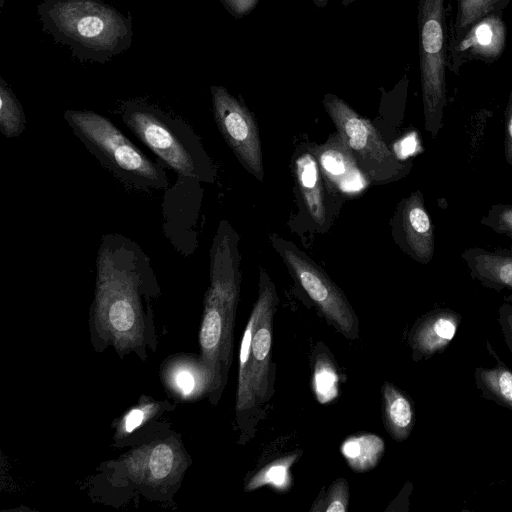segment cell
Instances as JSON below:
<instances>
[{
    "label": "cell",
    "mask_w": 512,
    "mask_h": 512,
    "mask_svg": "<svg viewBox=\"0 0 512 512\" xmlns=\"http://www.w3.org/2000/svg\"><path fill=\"white\" fill-rule=\"evenodd\" d=\"M159 295L151 259L140 245L121 234H104L90 316L94 343L145 359L147 347L155 345L152 302Z\"/></svg>",
    "instance_id": "1"
},
{
    "label": "cell",
    "mask_w": 512,
    "mask_h": 512,
    "mask_svg": "<svg viewBox=\"0 0 512 512\" xmlns=\"http://www.w3.org/2000/svg\"><path fill=\"white\" fill-rule=\"evenodd\" d=\"M239 235L221 220L210 249V284L199 330L200 359L211 375L208 393L216 404L231 364L233 330L240 292Z\"/></svg>",
    "instance_id": "2"
},
{
    "label": "cell",
    "mask_w": 512,
    "mask_h": 512,
    "mask_svg": "<svg viewBox=\"0 0 512 512\" xmlns=\"http://www.w3.org/2000/svg\"><path fill=\"white\" fill-rule=\"evenodd\" d=\"M42 30L82 62L104 64L132 44V17L103 0H44L37 6Z\"/></svg>",
    "instance_id": "3"
},
{
    "label": "cell",
    "mask_w": 512,
    "mask_h": 512,
    "mask_svg": "<svg viewBox=\"0 0 512 512\" xmlns=\"http://www.w3.org/2000/svg\"><path fill=\"white\" fill-rule=\"evenodd\" d=\"M118 114L168 168L178 175L214 182L215 170L200 138L182 119L141 99L122 102Z\"/></svg>",
    "instance_id": "4"
},
{
    "label": "cell",
    "mask_w": 512,
    "mask_h": 512,
    "mask_svg": "<svg viewBox=\"0 0 512 512\" xmlns=\"http://www.w3.org/2000/svg\"><path fill=\"white\" fill-rule=\"evenodd\" d=\"M64 119L87 150L126 187L166 190L167 166L150 159L105 116L93 111L66 110Z\"/></svg>",
    "instance_id": "5"
},
{
    "label": "cell",
    "mask_w": 512,
    "mask_h": 512,
    "mask_svg": "<svg viewBox=\"0 0 512 512\" xmlns=\"http://www.w3.org/2000/svg\"><path fill=\"white\" fill-rule=\"evenodd\" d=\"M420 80L425 130L436 138L447 104L448 28L444 0L418 3Z\"/></svg>",
    "instance_id": "6"
},
{
    "label": "cell",
    "mask_w": 512,
    "mask_h": 512,
    "mask_svg": "<svg viewBox=\"0 0 512 512\" xmlns=\"http://www.w3.org/2000/svg\"><path fill=\"white\" fill-rule=\"evenodd\" d=\"M323 106L370 182L387 184L409 173L411 164L399 161L374 125L343 99L328 93L323 98Z\"/></svg>",
    "instance_id": "7"
},
{
    "label": "cell",
    "mask_w": 512,
    "mask_h": 512,
    "mask_svg": "<svg viewBox=\"0 0 512 512\" xmlns=\"http://www.w3.org/2000/svg\"><path fill=\"white\" fill-rule=\"evenodd\" d=\"M269 239L291 275L325 319L347 339H357L358 317L342 290L294 243L275 234H270Z\"/></svg>",
    "instance_id": "8"
},
{
    "label": "cell",
    "mask_w": 512,
    "mask_h": 512,
    "mask_svg": "<svg viewBox=\"0 0 512 512\" xmlns=\"http://www.w3.org/2000/svg\"><path fill=\"white\" fill-rule=\"evenodd\" d=\"M114 464L120 468L122 477L152 495L177 490L188 467L187 455L174 437L151 440Z\"/></svg>",
    "instance_id": "9"
},
{
    "label": "cell",
    "mask_w": 512,
    "mask_h": 512,
    "mask_svg": "<svg viewBox=\"0 0 512 512\" xmlns=\"http://www.w3.org/2000/svg\"><path fill=\"white\" fill-rule=\"evenodd\" d=\"M217 127L241 165L257 180L264 176L259 128L247 106L219 85L210 87Z\"/></svg>",
    "instance_id": "10"
},
{
    "label": "cell",
    "mask_w": 512,
    "mask_h": 512,
    "mask_svg": "<svg viewBox=\"0 0 512 512\" xmlns=\"http://www.w3.org/2000/svg\"><path fill=\"white\" fill-rule=\"evenodd\" d=\"M394 237L413 260L428 264L433 259L434 226L420 190L413 191L399 204L394 219Z\"/></svg>",
    "instance_id": "11"
},
{
    "label": "cell",
    "mask_w": 512,
    "mask_h": 512,
    "mask_svg": "<svg viewBox=\"0 0 512 512\" xmlns=\"http://www.w3.org/2000/svg\"><path fill=\"white\" fill-rule=\"evenodd\" d=\"M276 300H278L276 286L268 273L261 268L259 273L258 297L243 332L239 351L236 416L241 428L246 417L257 407L249 375L253 336L263 315Z\"/></svg>",
    "instance_id": "12"
},
{
    "label": "cell",
    "mask_w": 512,
    "mask_h": 512,
    "mask_svg": "<svg viewBox=\"0 0 512 512\" xmlns=\"http://www.w3.org/2000/svg\"><path fill=\"white\" fill-rule=\"evenodd\" d=\"M310 148L318 161L323 178L335 192L341 196L355 197L367 188L370 180L337 132L324 144Z\"/></svg>",
    "instance_id": "13"
},
{
    "label": "cell",
    "mask_w": 512,
    "mask_h": 512,
    "mask_svg": "<svg viewBox=\"0 0 512 512\" xmlns=\"http://www.w3.org/2000/svg\"><path fill=\"white\" fill-rule=\"evenodd\" d=\"M506 25L502 14H490L477 22L454 46L448 48L451 69L456 73L465 61L497 60L506 46Z\"/></svg>",
    "instance_id": "14"
},
{
    "label": "cell",
    "mask_w": 512,
    "mask_h": 512,
    "mask_svg": "<svg viewBox=\"0 0 512 512\" xmlns=\"http://www.w3.org/2000/svg\"><path fill=\"white\" fill-rule=\"evenodd\" d=\"M462 316L451 308H435L419 317L408 333V344L416 362L443 353L455 337Z\"/></svg>",
    "instance_id": "15"
},
{
    "label": "cell",
    "mask_w": 512,
    "mask_h": 512,
    "mask_svg": "<svg viewBox=\"0 0 512 512\" xmlns=\"http://www.w3.org/2000/svg\"><path fill=\"white\" fill-rule=\"evenodd\" d=\"M472 279L497 292H512V245L509 248L470 247L461 253Z\"/></svg>",
    "instance_id": "16"
},
{
    "label": "cell",
    "mask_w": 512,
    "mask_h": 512,
    "mask_svg": "<svg viewBox=\"0 0 512 512\" xmlns=\"http://www.w3.org/2000/svg\"><path fill=\"white\" fill-rule=\"evenodd\" d=\"M294 171L306 210L318 226L330 225L324 178L311 148L301 151L294 160Z\"/></svg>",
    "instance_id": "17"
},
{
    "label": "cell",
    "mask_w": 512,
    "mask_h": 512,
    "mask_svg": "<svg viewBox=\"0 0 512 512\" xmlns=\"http://www.w3.org/2000/svg\"><path fill=\"white\" fill-rule=\"evenodd\" d=\"M278 300L274 301L263 315L252 340L250 382L256 406L270 397V363L273 318Z\"/></svg>",
    "instance_id": "18"
},
{
    "label": "cell",
    "mask_w": 512,
    "mask_h": 512,
    "mask_svg": "<svg viewBox=\"0 0 512 512\" xmlns=\"http://www.w3.org/2000/svg\"><path fill=\"white\" fill-rule=\"evenodd\" d=\"M163 377L166 385L183 399H195L210 391L211 375L200 357L183 356L167 362Z\"/></svg>",
    "instance_id": "19"
},
{
    "label": "cell",
    "mask_w": 512,
    "mask_h": 512,
    "mask_svg": "<svg viewBox=\"0 0 512 512\" xmlns=\"http://www.w3.org/2000/svg\"><path fill=\"white\" fill-rule=\"evenodd\" d=\"M384 425L397 442L406 440L413 429L415 410L410 397L390 382L382 386Z\"/></svg>",
    "instance_id": "20"
},
{
    "label": "cell",
    "mask_w": 512,
    "mask_h": 512,
    "mask_svg": "<svg viewBox=\"0 0 512 512\" xmlns=\"http://www.w3.org/2000/svg\"><path fill=\"white\" fill-rule=\"evenodd\" d=\"M487 349L497 361L494 367H477L474 379L482 397L512 411V370L487 341Z\"/></svg>",
    "instance_id": "21"
},
{
    "label": "cell",
    "mask_w": 512,
    "mask_h": 512,
    "mask_svg": "<svg viewBox=\"0 0 512 512\" xmlns=\"http://www.w3.org/2000/svg\"><path fill=\"white\" fill-rule=\"evenodd\" d=\"M174 406L166 400H154L146 396L131 408L115 425L113 435L115 446L132 443L133 435L140 428L161 417L165 412L173 410Z\"/></svg>",
    "instance_id": "22"
},
{
    "label": "cell",
    "mask_w": 512,
    "mask_h": 512,
    "mask_svg": "<svg viewBox=\"0 0 512 512\" xmlns=\"http://www.w3.org/2000/svg\"><path fill=\"white\" fill-rule=\"evenodd\" d=\"M384 450L383 439L371 433L350 436L340 446L347 464L356 472H366L377 466Z\"/></svg>",
    "instance_id": "23"
},
{
    "label": "cell",
    "mask_w": 512,
    "mask_h": 512,
    "mask_svg": "<svg viewBox=\"0 0 512 512\" xmlns=\"http://www.w3.org/2000/svg\"><path fill=\"white\" fill-rule=\"evenodd\" d=\"M510 0H458L452 37L448 48L457 44L480 20L490 14H502Z\"/></svg>",
    "instance_id": "24"
},
{
    "label": "cell",
    "mask_w": 512,
    "mask_h": 512,
    "mask_svg": "<svg viewBox=\"0 0 512 512\" xmlns=\"http://www.w3.org/2000/svg\"><path fill=\"white\" fill-rule=\"evenodd\" d=\"M297 453L277 458L262 467L245 485V491H253L264 485L284 492L292 486L290 469L298 459Z\"/></svg>",
    "instance_id": "25"
},
{
    "label": "cell",
    "mask_w": 512,
    "mask_h": 512,
    "mask_svg": "<svg viewBox=\"0 0 512 512\" xmlns=\"http://www.w3.org/2000/svg\"><path fill=\"white\" fill-rule=\"evenodd\" d=\"M313 389L320 403H328L339 394V375L329 353H315L313 361Z\"/></svg>",
    "instance_id": "26"
},
{
    "label": "cell",
    "mask_w": 512,
    "mask_h": 512,
    "mask_svg": "<svg viewBox=\"0 0 512 512\" xmlns=\"http://www.w3.org/2000/svg\"><path fill=\"white\" fill-rule=\"evenodd\" d=\"M26 127L24 110L11 88L0 78V130L6 138H15Z\"/></svg>",
    "instance_id": "27"
},
{
    "label": "cell",
    "mask_w": 512,
    "mask_h": 512,
    "mask_svg": "<svg viewBox=\"0 0 512 512\" xmlns=\"http://www.w3.org/2000/svg\"><path fill=\"white\" fill-rule=\"evenodd\" d=\"M483 226L512 239V204L497 203L490 206L480 219Z\"/></svg>",
    "instance_id": "28"
},
{
    "label": "cell",
    "mask_w": 512,
    "mask_h": 512,
    "mask_svg": "<svg viewBox=\"0 0 512 512\" xmlns=\"http://www.w3.org/2000/svg\"><path fill=\"white\" fill-rule=\"evenodd\" d=\"M349 504V485L345 478L336 479L322 499L320 511L345 512Z\"/></svg>",
    "instance_id": "29"
},
{
    "label": "cell",
    "mask_w": 512,
    "mask_h": 512,
    "mask_svg": "<svg viewBox=\"0 0 512 512\" xmlns=\"http://www.w3.org/2000/svg\"><path fill=\"white\" fill-rule=\"evenodd\" d=\"M498 323L500 325L506 345L512 354V304L511 303L504 302L499 307Z\"/></svg>",
    "instance_id": "30"
},
{
    "label": "cell",
    "mask_w": 512,
    "mask_h": 512,
    "mask_svg": "<svg viewBox=\"0 0 512 512\" xmlns=\"http://www.w3.org/2000/svg\"><path fill=\"white\" fill-rule=\"evenodd\" d=\"M504 157L507 164L512 166V88L505 110Z\"/></svg>",
    "instance_id": "31"
},
{
    "label": "cell",
    "mask_w": 512,
    "mask_h": 512,
    "mask_svg": "<svg viewBox=\"0 0 512 512\" xmlns=\"http://www.w3.org/2000/svg\"><path fill=\"white\" fill-rule=\"evenodd\" d=\"M259 0H220L225 9L235 18H242L249 14Z\"/></svg>",
    "instance_id": "32"
},
{
    "label": "cell",
    "mask_w": 512,
    "mask_h": 512,
    "mask_svg": "<svg viewBox=\"0 0 512 512\" xmlns=\"http://www.w3.org/2000/svg\"><path fill=\"white\" fill-rule=\"evenodd\" d=\"M317 8H325L328 0H311Z\"/></svg>",
    "instance_id": "33"
},
{
    "label": "cell",
    "mask_w": 512,
    "mask_h": 512,
    "mask_svg": "<svg viewBox=\"0 0 512 512\" xmlns=\"http://www.w3.org/2000/svg\"><path fill=\"white\" fill-rule=\"evenodd\" d=\"M355 0H342L341 4L343 7H348L350 4H352Z\"/></svg>",
    "instance_id": "34"
},
{
    "label": "cell",
    "mask_w": 512,
    "mask_h": 512,
    "mask_svg": "<svg viewBox=\"0 0 512 512\" xmlns=\"http://www.w3.org/2000/svg\"><path fill=\"white\" fill-rule=\"evenodd\" d=\"M504 301H505V302L512 303V293H511L510 295H507V296L504 298Z\"/></svg>",
    "instance_id": "35"
}]
</instances>
